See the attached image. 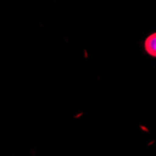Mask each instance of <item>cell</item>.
Wrapping results in <instances>:
<instances>
[{
	"label": "cell",
	"instance_id": "1",
	"mask_svg": "<svg viewBox=\"0 0 156 156\" xmlns=\"http://www.w3.org/2000/svg\"><path fill=\"white\" fill-rule=\"evenodd\" d=\"M141 47L145 54L150 57L155 59L156 58V33H150L144 40L141 42Z\"/></svg>",
	"mask_w": 156,
	"mask_h": 156
}]
</instances>
